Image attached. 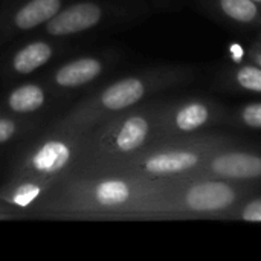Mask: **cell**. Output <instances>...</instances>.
Listing matches in <instances>:
<instances>
[{
    "label": "cell",
    "mask_w": 261,
    "mask_h": 261,
    "mask_svg": "<svg viewBox=\"0 0 261 261\" xmlns=\"http://www.w3.org/2000/svg\"><path fill=\"white\" fill-rule=\"evenodd\" d=\"M174 180H151L119 168L75 167L32 213L44 220H161Z\"/></svg>",
    "instance_id": "obj_1"
},
{
    "label": "cell",
    "mask_w": 261,
    "mask_h": 261,
    "mask_svg": "<svg viewBox=\"0 0 261 261\" xmlns=\"http://www.w3.org/2000/svg\"><path fill=\"white\" fill-rule=\"evenodd\" d=\"M84 132L47 127L26 142L9 164L0 199L32 219L34 210L50 188L81 161Z\"/></svg>",
    "instance_id": "obj_2"
},
{
    "label": "cell",
    "mask_w": 261,
    "mask_h": 261,
    "mask_svg": "<svg viewBox=\"0 0 261 261\" xmlns=\"http://www.w3.org/2000/svg\"><path fill=\"white\" fill-rule=\"evenodd\" d=\"M196 69L190 64H159L145 67L86 93L80 101L58 116L50 127L72 132H87L96 124L133 109L158 95L190 84Z\"/></svg>",
    "instance_id": "obj_3"
},
{
    "label": "cell",
    "mask_w": 261,
    "mask_h": 261,
    "mask_svg": "<svg viewBox=\"0 0 261 261\" xmlns=\"http://www.w3.org/2000/svg\"><path fill=\"white\" fill-rule=\"evenodd\" d=\"M168 99L153 98L84 132L76 167L115 168L158 141V125Z\"/></svg>",
    "instance_id": "obj_4"
},
{
    "label": "cell",
    "mask_w": 261,
    "mask_h": 261,
    "mask_svg": "<svg viewBox=\"0 0 261 261\" xmlns=\"http://www.w3.org/2000/svg\"><path fill=\"white\" fill-rule=\"evenodd\" d=\"M242 141H245V138L213 132L159 141L115 168L151 180L188 179L217 150Z\"/></svg>",
    "instance_id": "obj_5"
},
{
    "label": "cell",
    "mask_w": 261,
    "mask_h": 261,
    "mask_svg": "<svg viewBox=\"0 0 261 261\" xmlns=\"http://www.w3.org/2000/svg\"><path fill=\"white\" fill-rule=\"evenodd\" d=\"M260 191L261 182L219 177L179 179L164 199L161 220H222L236 205Z\"/></svg>",
    "instance_id": "obj_6"
},
{
    "label": "cell",
    "mask_w": 261,
    "mask_h": 261,
    "mask_svg": "<svg viewBox=\"0 0 261 261\" xmlns=\"http://www.w3.org/2000/svg\"><path fill=\"white\" fill-rule=\"evenodd\" d=\"M150 12L144 0H69L38 34L69 40L87 32L135 21Z\"/></svg>",
    "instance_id": "obj_7"
},
{
    "label": "cell",
    "mask_w": 261,
    "mask_h": 261,
    "mask_svg": "<svg viewBox=\"0 0 261 261\" xmlns=\"http://www.w3.org/2000/svg\"><path fill=\"white\" fill-rule=\"evenodd\" d=\"M226 107L216 98L187 96L168 99L158 125V141L187 138L223 125Z\"/></svg>",
    "instance_id": "obj_8"
},
{
    "label": "cell",
    "mask_w": 261,
    "mask_h": 261,
    "mask_svg": "<svg viewBox=\"0 0 261 261\" xmlns=\"http://www.w3.org/2000/svg\"><path fill=\"white\" fill-rule=\"evenodd\" d=\"M118 60L119 54L115 50L76 55L52 67L41 76V80L60 99L66 101L73 93L83 92L98 83L115 67Z\"/></svg>",
    "instance_id": "obj_9"
},
{
    "label": "cell",
    "mask_w": 261,
    "mask_h": 261,
    "mask_svg": "<svg viewBox=\"0 0 261 261\" xmlns=\"http://www.w3.org/2000/svg\"><path fill=\"white\" fill-rule=\"evenodd\" d=\"M193 177L261 182V142H248L245 139L217 150L188 179Z\"/></svg>",
    "instance_id": "obj_10"
},
{
    "label": "cell",
    "mask_w": 261,
    "mask_h": 261,
    "mask_svg": "<svg viewBox=\"0 0 261 261\" xmlns=\"http://www.w3.org/2000/svg\"><path fill=\"white\" fill-rule=\"evenodd\" d=\"M64 41L66 40H58L38 34L17 44L14 49L6 52V55L0 61L2 78L5 81L14 83L35 75L64 52Z\"/></svg>",
    "instance_id": "obj_11"
},
{
    "label": "cell",
    "mask_w": 261,
    "mask_h": 261,
    "mask_svg": "<svg viewBox=\"0 0 261 261\" xmlns=\"http://www.w3.org/2000/svg\"><path fill=\"white\" fill-rule=\"evenodd\" d=\"M69 0H8L0 8V44L40 31Z\"/></svg>",
    "instance_id": "obj_12"
},
{
    "label": "cell",
    "mask_w": 261,
    "mask_h": 261,
    "mask_svg": "<svg viewBox=\"0 0 261 261\" xmlns=\"http://www.w3.org/2000/svg\"><path fill=\"white\" fill-rule=\"evenodd\" d=\"M54 90L41 80H21L0 95V112L23 118H41L60 102Z\"/></svg>",
    "instance_id": "obj_13"
},
{
    "label": "cell",
    "mask_w": 261,
    "mask_h": 261,
    "mask_svg": "<svg viewBox=\"0 0 261 261\" xmlns=\"http://www.w3.org/2000/svg\"><path fill=\"white\" fill-rule=\"evenodd\" d=\"M211 14L243 29H260L261 6L252 0H203Z\"/></svg>",
    "instance_id": "obj_14"
},
{
    "label": "cell",
    "mask_w": 261,
    "mask_h": 261,
    "mask_svg": "<svg viewBox=\"0 0 261 261\" xmlns=\"http://www.w3.org/2000/svg\"><path fill=\"white\" fill-rule=\"evenodd\" d=\"M220 87L240 93H261V67L254 61L237 63L219 76Z\"/></svg>",
    "instance_id": "obj_15"
},
{
    "label": "cell",
    "mask_w": 261,
    "mask_h": 261,
    "mask_svg": "<svg viewBox=\"0 0 261 261\" xmlns=\"http://www.w3.org/2000/svg\"><path fill=\"white\" fill-rule=\"evenodd\" d=\"M41 124V118H23L0 112V148L32 138Z\"/></svg>",
    "instance_id": "obj_16"
},
{
    "label": "cell",
    "mask_w": 261,
    "mask_h": 261,
    "mask_svg": "<svg viewBox=\"0 0 261 261\" xmlns=\"http://www.w3.org/2000/svg\"><path fill=\"white\" fill-rule=\"evenodd\" d=\"M223 125L237 130L261 132V101H251L228 109Z\"/></svg>",
    "instance_id": "obj_17"
},
{
    "label": "cell",
    "mask_w": 261,
    "mask_h": 261,
    "mask_svg": "<svg viewBox=\"0 0 261 261\" xmlns=\"http://www.w3.org/2000/svg\"><path fill=\"white\" fill-rule=\"evenodd\" d=\"M223 222H249L261 223V191L255 193L239 205H236L229 213L222 217Z\"/></svg>",
    "instance_id": "obj_18"
},
{
    "label": "cell",
    "mask_w": 261,
    "mask_h": 261,
    "mask_svg": "<svg viewBox=\"0 0 261 261\" xmlns=\"http://www.w3.org/2000/svg\"><path fill=\"white\" fill-rule=\"evenodd\" d=\"M23 219H28V216H26L23 211H20V210L14 208L12 205H9V203L3 202V200L0 199V222L23 220Z\"/></svg>",
    "instance_id": "obj_19"
},
{
    "label": "cell",
    "mask_w": 261,
    "mask_h": 261,
    "mask_svg": "<svg viewBox=\"0 0 261 261\" xmlns=\"http://www.w3.org/2000/svg\"><path fill=\"white\" fill-rule=\"evenodd\" d=\"M248 57L251 61H254L255 64H258L261 67V41H254L251 46H249V50H248Z\"/></svg>",
    "instance_id": "obj_20"
},
{
    "label": "cell",
    "mask_w": 261,
    "mask_h": 261,
    "mask_svg": "<svg viewBox=\"0 0 261 261\" xmlns=\"http://www.w3.org/2000/svg\"><path fill=\"white\" fill-rule=\"evenodd\" d=\"M258 41H261V28L260 31H258Z\"/></svg>",
    "instance_id": "obj_21"
},
{
    "label": "cell",
    "mask_w": 261,
    "mask_h": 261,
    "mask_svg": "<svg viewBox=\"0 0 261 261\" xmlns=\"http://www.w3.org/2000/svg\"><path fill=\"white\" fill-rule=\"evenodd\" d=\"M252 2H255L257 5H260V6H261V0H252Z\"/></svg>",
    "instance_id": "obj_22"
},
{
    "label": "cell",
    "mask_w": 261,
    "mask_h": 261,
    "mask_svg": "<svg viewBox=\"0 0 261 261\" xmlns=\"http://www.w3.org/2000/svg\"><path fill=\"white\" fill-rule=\"evenodd\" d=\"M2 5H3V3H0V8H2Z\"/></svg>",
    "instance_id": "obj_23"
},
{
    "label": "cell",
    "mask_w": 261,
    "mask_h": 261,
    "mask_svg": "<svg viewBox=\"0 0 261 261\" xmlns=\"http://www.w3.org/2000/svg\"><path fill=\"white\" fill-rule=\"evenodd\" d=\"M0 3H3V0H0Z\"/></svg>",
    "instance_id": "obj_24"
}]
</instances>
